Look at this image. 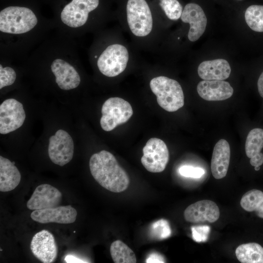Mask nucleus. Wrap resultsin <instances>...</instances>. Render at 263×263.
<instances>
[{"mask_svg": "<svg viewBox=\"0 0 263 263\" xmlns=\"http://www.w3.org/2000/svg\"><path fill=\"white\" fill-rule=\"evenodd\" d=\"M89 167L94 178L105 189L118 193L128 188L129 176L111 152L103 150L92 155Z\"/></svg>", "mask_w": 263, "mask_h": 263, "instance_id": "nucleus-1", "label": "nucleus"}, {"mask_svg": "<svg viewBox=\"0 0 263 263\" xmlns=\"http://www.w3.org/2000/svg\"><path fill=\"white\" fill-rule=\"evenodd\" d=\"M150 86L156 95L158 105L166 111L173 112L184 105V95L180 84L164 76L153 78Z\"/></svg>", "mask_w": 263, "mask_h": 263, "instance_id": "nucleus-2", "label": "nucleus"}, {"mask_svg": "<svg viewBox=\"0 0 263 263\" xmlns=\"http://www.w3.org/2000/svg\"><path fill=\"white\" fill-rule=\"evenodd\" d=\"M38 22L37 18L30 9L9 6L0 12V30L10 34H22L32 29Z\"/></svg>", "mask_w": 263, "mask_h": 263, "instance_id": "nucleus-3", "label": "nucleus"}, {"mask_svg": "<svg viewBox=\"0 0 263 263\" xmlns=\"http://www.w3.org/2000/svg\"><path fill=\"white\" fill-rule=\"evenodd\" d=\"M126 11L128 24L133 35L144 37L150 34L153 27V19L145 0H128Z\"/></svg>", "mask_w": 263, "mask_h": 263, "instance_id": "nucleus-4", "label": "nucleus"}, {"mask_svg": "<svg viewBox=\"0 0 263 263\" xmlns=\"http://www.w3.org/2000/svg\"><path fill=\"white\" fill-rule=\"evenodd\" d=\"M100 124L106 132L113 130L118 125L128 121L133 114L131 104L118 97H111L103 103Z\"/></svg>", "mask_w": 263, "mask_h": 263, "instance_id": "nucleus-5", "label": "nucleus"}, {"mask_svg": "<svg viewBox=\"0 0 263 263\" xmlns=\"http://www.w3.org/2000/svg\"><path fill=\"white\" fill-rule=\"evenodd\" d=\"M129 58L125 46L113 44L108 46L99 56L97 64L100 72L108 77H114L126 69Z\"/></svg>", "mask_w": 263, "mask_h": 263, "instance_id": "nucleus-6", "label": "nucleus"}, {"mask_svg": "<svg viewBox=\"0 0 263 263\" xmlns=\"http://www.w3.org/2000/svg\"><path fill=\"white\" fill-rule=\"evenodd\" d=\"M141 163L149 171L161 172L169 160V151L165 143L160 139L151 138L143 148Z\"/></svg>", "mask_w": 263, "mask_h": 263, "instance_id": "nucleus-7", "label": "nucleus"}, {"mask_svg": "<svg viewBox=\"0 0 263 263\" xmlns=\"http://www.w3.org/2000/svg\"><path fill=\"white\" fill-rule=\"evenodd\" d=\"M48 150L52 162L63 166L73 157L74 145L72 138L65 131L59 130L50 137Z\"/></svg>", "mask_w": 263, "mask_h": 263, "instance_id": "nucleus-8", "label": "nucleus"}, {"mask_svg": "<svg viewBox=\"0 0 263 263\" xmlns=\"http://www.w3.org/2000/svg\"><path fill=\"white\" fill-rule=\"evenodd\" d=\"M98 4L99 0H72L62 11L61 19L71 27H80L86 22L89 13Z\"/></svg>", "mask_w": 263, "mask_h": 263, "instance_id": "nucleus-9", "label": "nucleus"}, {"mask_svg": "<svg viewBox=\"0 0 263 263\" xmlns=\"http://www.w3.org/2000/svg\"><path fill=\"white\" fill-rule=\"evenodd\" d=\"M25 117L20 102L13 98L5 100L0 105V133L5 134L19 129Z\"/></svg>", "mask_w": 263, "mask_h": 263, "instance_id": "nucleus-10", "label": "nucleus"}, {"mask_svg": "<svg viewBox=\"0 0 263 263\" xmlns=\"http://www.w3.org/2000/svg\"><path fill=\"white\" fill-rule=\"evenodd\" d=\"M34 256L43 263H51L56 260L57 248L53 235L43 229L35 234L30 244Z\"/></svg>", "mask_w": 263, "mask_h": 263, "instance_id": "nucleus-11", "label": "nucleus"}, {"mask_svg": "<svg viewBox=\"0 0 263 263\" xmlns=\"http://www.w3.org/2000/svg\"><path fill=\"white\" fill-rule=\"evenodd\" d=\"M76 216V209L70 205L35 210L30 215L33 220L41 224H71L75 222Z\"/></svg>", "mask_w": 263, "mask_h": 263, "instance_id": "nucleus-12", "label": "nucleus"}, {"mask_svg": "<svg viewBox=\"0 0 263 263\" xmlns=\"http://www.w3.org/2000/svg\"><path fill=\"white\" fill-rule=\"evenodd\" d=\"M185 220L190 223H214L220 217V210L217 204L208 200H203L193 203L184 211Z\"/></svg>", "mask_w": 263, "mask_h": 263, "instance_id": "nucleus-13", "label": "nucleus"}, {"mask_svg": "<svg viewBox=\"0 0 263 263\" xmlns=\"http://www.w3.org/2000/svg\"><path fill=\"white\" fill-rule=\"evenodd\" d=\"M181 19L189 24L188 35L189 41L197 40L204 33L207 24L206 16L201 6L194 3L187 4L183 10Z\"/></svg>", "mask_w": 263, "mask_h": 263, "instance_id": "nucleus-14", "label": "nucleus"}, {"mask_svg": "<svg viewBox=\"0 0 263 263\" xmlns=\"http://www.w3.org/2000/svg\"><path fill=\"white\" fill-rule=\"evenodd\" d=\"M62 199L61 192L47 184L38 186L26 204L30 210H39L57 207Z\"/></svg>", "mask_w": 263, "mask_h": 263, "instance_id": "nucleus-15", "label": "nucleus"}, {"mask_svg": "<svg viewBox=\"0 0 263 263\" xmlns=\"http://www.w3.org/2000/svg\"><path fill=\"white\" fill-rule=\"evenodd\" d=\"M200 96L207 101H221L230 98L233 89L227 81L220 80H204L197 86Z\"/></svg>", "mask_w": 263, "mask_h": 263, "instance_id": "nucleus-16", "label": "nucleus"}, {"mask_svg": "<svg viewBox=\"0 0 263 263\" xmlns=\"http://www.w3.org/2000/svg\"><path fill=\"white\" fill-rule=\"evenodd\" d=\"M51 68L56 77V82L61 89L70 90L79 85V74L74 67L66 61L56 59L53 61Z\"/></svg>", "mask_w": 263, "mask_h": 263, "instance_id": "nucleus-17", "label": "nucleus"}, {"mask_svg": "<svg viewBox=\"0 0 263 263\" xmlns=\"http://www.w3.org/2000/svg\"><path fill=\"white\" fill-rule=\"evenodd\" d=\"M230 157L229 143L225 139H220L214 147L211 161V170L214 178L220 179L226 176Z\"/></svg>", "mask_w": 263, "mask_h": 263, "instance_id": "nucleus-18", "label": "nucleus"}, {"mask_svg": "<svg viewBox=\"0 0 263 263\" xmlns=\"http://www.w3.org/2000/svg\"><path fill=\"white\" fill-rule=\"evenodd\" d=\"M197 71L203 80H224L229 76L231 67L227 60L220 58L203 61L199 64Z\"/></svg>", "mask_w": 263, "mask_h": 263, "instance_id": "nucleus-19", "label": "nucleus"}, {"mask_svg": "<svg viewBox=\"0 0 263 263\" xmlns=\"http://www.w3.org/2000/svg\"><path fill=\"white\" fill-rule=\"evenodd\" d=\"M263 129L254 128L247 136L245 143V151L250 158V163L253 167L261 166L263 164Z\"/></svg>", "mask_w": 263, "mask_h": 263, "instance_id": "nucleus-20", "label": "nucleus"}, {"mask_svg": "<svg viewBox=\"0 0 263 263\" xmlns=\"http://www.w3.org/2000/svg\"><path fill=\"white\" fill-rule=\"evenodd\" d=\"M21 174L14 162L0 156V191L7 192L15 189L19 184Z\"/></svg>", "mask_w": 263, "mask_h": 263, "instance_id": "nucleus-21", "label": "nucleus"}, {"mask_svg": "<svg viewBox=\"0 0 263 263\" xmlns=\"http://www.w3.org/2000/svg\"><path fill=\"white\" fill-rule=\"evenodd\" d=\"M235 254L242 263H263V247L257 243L241 244L236 248Z\"/></svg>", "mask_w": 263, "mask_h": 263, "instance_id": "nucleus-22", "label": "nucleus"}, {"mask_svg": "<svg viewBox=\"0 0 263 263\" xmlns=\"http://www.w3.org/2000/svg\"><path fill=\"white\" fill-rule=\"evenodd\" d=\"M241 207L248 212L255 211L257 215L263 219V192L253 189L246 192L242 197Z\"/></svg>", "mask_w": 263, "mask_h": 263, "instance_id": "nucleus-23", "label": "nucleus"}, {"mask_svg": "<svg viewBox=\"0 0 263 263\" xmlns=\"http://www.w3.org/2000/svg\"><path fill=\"white\" fill-rule=\"evenodd\" d=\"M110 253L115 263H135L136 258L134 252L120 240L113 242L110 246Z\"/></svg>", "mask_w": 263, "mask_h": 263, "instance_id": "nucleus-24", "label": "nucleus"}, {"mask_svg": "<svg viewBox=\"0 0 263 263\" xmlns=\"http://www.w3.org/2000/svg\"><path fill=\"white\" fill-rule=\"evenodd\" d=\"M245 21L253 31L263 32V5H252L246 10Z\"/></svg>", "mask_w": 263, "mask_h": 263, "instance_id": "nucleus-25", "label": "nucleus"}, {"mask_svg": "<svg viewBox=\"0 0 263 263\" xmlns=\"http://www.w3.org/2000/svg\"><path fill=\"white\" fill-rule=\"evenodd\" d=\"M159 4L169 19L175 20L181 18L183 8L177 0H160Z\"/></svg>", "mask_w": 263, "mask_h": 263, "instance_id": "nucleus-26", "label": "nucleus"}, {"mask_svg": "<svg viewBox=\"0 0 263 263\" xmlns=\"http://www.w3.org/2000/svg\"><path fill=\"white\" fill-rule=\"evenodd\" d=\"M152 230L155 236L160 239H165L169 237L171 229L168 222L164 219H161L153 223Z\"/></svg>", "mask_w": 263, "mask_h": 263, "instance_id": "nucleus-27", "label": "nucleus"}, {"mask_svg": "<svg viewBox=\"0 0 263 263\" xmlns=\"http://www.w3.org/2000/svg\"><path fill=\"white\" fill-rule=\"evenodd\" d=\"M16 78L15 71L12 68H3L0 65V89L13 84Z\"/></svg>", "mask_w": 263, "mask_h": 263, "instance_id": "nucleus-28", "label": "nucleus"}, {"mask_svg": "<svg viewBox=\"0 0 263 263\" xmlns=\"http://www.w3.org/2000/svg\"><path fill=\"white\" fill-rule=\"evenodd\" d=\"M193 239L196 242H205L207 239L210 227L207 225L194 226L191 228Z\"/></svg>", "mask_w": 263, "mask_h": 263, "instance_id": "nucleus-29", "label": "nucleus"}, {"mask_svg": "<svg viewBox=\"0 0 263 263\" xmlns=\"http://www.w3.org/2000/svg\"><path fill=\"white\" fill-rule=\"evenodd\" d=\"M179 172L182 176L193 178H199L205 174L203 169L190 166L181 167L179 169Z\"/></svg>", "mask_w": 263, "mask_h": 263, "instance_id": "nucleus-30", "label": "nucleus"}, {"mask_svg": "<svg viewBox=\"0 0 263 263\" xmlns=\"http://www.w3.org/2000/svg\"><path fill=\"white\" fill-rule=\"evenodd\" d=\"M165 257L161 254L157 252L150 253L146 259V262L147 263H166Z\"/></svg>", "mask_w": 263, "mask_h": 263, "instance_id": "nucleus-31", "label": "nucleus"}, {"mask_svg": "<svg viewBox=\"0 0 263 263\" xmlns=\"http://www.w3.org/2000/svg\"><path fill=\"white\" fill-rule=\"evenodd\" d=\"M65 261L66 263H86L83 260L77 257L72 255H68L65 257Z\"/></svg>", "mask_w": 263, "mask_h": 263, "instance_id": "nucleus-32", "label": "nucleus"}, {"mask_svg": "<svg viewBox=\"0 0 263 263\" xmlns=\"http://www.w3.org/2000/svg\"><path fill=\"white\" fill-rule=\"evenodd\" d=\"M257 86L259 93L260 96L263 98V72L259 77Z\"/></svg>", "mask_w": 263, "mask_h": 263, "instance_id": "nucleus-33", "label": "nucleus"}, {"mask_svg": "<svg viewBox=\"0 0 263 263\" xmlns=\"http://www.w3.org/2000/svg\"><path fill=\"white\" fill-rule=\"evenodd\" d=\"M260 166H256V167H255L254 169H255V170H256V171H258L260 169Z\"/></svg>", "mask_w": 263, "mask_h": 263, "instance_id": "nucleus-34", "label": "nucleus"}, {"mask_svg": "<svg viewBox=\"0 0 263 263\" xmlns=\"http://www.w3.org/2000/svg\"></svg>", "mask_w": 263, "mask_h": 263, "instance_id": "nucleus-35", "label": "nucleus"}]
</instances>
